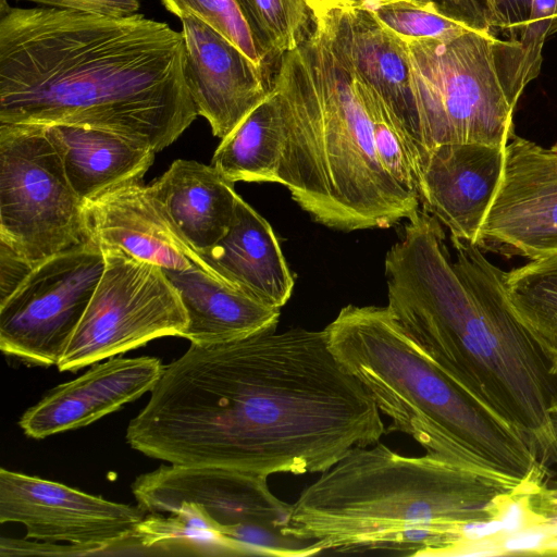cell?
I'll return each mask as SVG.
<instances>
[{
	"mask_svg": "<svg viewBox=\"0 0 557 557\" xmlns=\"http://www.w3.org/2000/svg\"><path fill=\"white\" fill-rule=\"evenodd\" d=\"M212 165L175 160L148 189L177 235L197 253L228 231L238 195Z\"/></svg>",
	"mask_w": 557,
	"mask_h": 557,
	"instance_id": "cell-20",
	"label": "cell"
},
{
	"mask_svg": "<svg viewBox=\"0 0 557 557\" xmlns=\"http://www.w3.org/2000/svg\"><path fill=\"white\" fill-rule=\"evenodd\" d=\"M549 416L552 419L554 431L557 435V398L555 399V401L552 404V406L549 408Z\"/></svg>",
	"mask_w": 557,
	"mask_h": 557,
	"instance_id": "cell-38",
	"label": "cell"
},
{
	"mask_svg": "<svg viewBox=\"0 0 557 557\" xmlns=\"http://www.w3.org/2000/svg\"><path fill=\"white\" fill-rule=\"evenodd\" d=\"M490 28L496 35L521 39L529 20L532 0H481Z\"/></svg>",
	"mask_w": 557,
	"mask_h": 557,
	"instance_id": "cell-30",
	"label": "cell"
},
{
	"mask_svg": "<svg viewBox=\"0 0 557 557\" xmlns=\"http://www.w3.org/2000/svg\"><path fill=\"white\" fill-rule=\"evenodd\" d=\"M387 429L325 330L275 329L191 343L131 420L132 448L172 465L269 478L322 473Z\"/></svg>",
	"mask_w": 557,
	"mask_h": 557,
	"instance_id": "cell-1",
	"label": "cell"
},
{
	"mask_svg": "<svg viewBox=\"0 0 557 557\" xmlns=\"http://www.w3.org/2000/svg\"><path fill=\"white\" fill-rule=\"evenodd\" d=\"M197 115L166 23L0 5V123L101 128L159 152Z\"/></svg>",
	"mask_w": 557,
	"mask_h": 557,
	"instance_id": "cell-2",
	"label": "cell"
},
{
	"mask_svg": "<svg viewBox=\"0 0 557 557\" xmlns=\"http://www.w3.org/2000/svg\"><path fill=\"white\" fill-rule=\"evenodd\" d=\"M198 255L214 275L267 306L281 309L292 296L294 277L273 228L239 196L226 234Z\"/></svg>",
	"mask_w": 557,
	"mask_h": 557,
	"instance_id": "cell-19",
	"label": "cell"
},
{
	"mask_svg": "<svg viewBox=\"0 0 557 557\" xmlns=\"http://www.w3.org/2000/svg\"><path fill=\"white\" fill-rule=\"evenodd\" d=\"M504 285L513 314L557 376V252L506 272Z\"/></svg>",
	"mask_w": 557,
	"mask_h": 557,
	"instance_id": "cell-24",
	"label": "cell"
},
{
	"mask_svg": "<svg viewBox=\"0 0 557 557\" xmlns=\"http://www.w3.org/2000/svg\"><path fill=\"white\" fill-rule=\"evenodd\" d=\"M445 15L475 30L492 32L481 0H425ZM495 34V33H494Z\"/></svg>",
	"mask_w": 557,
	"mask_h": 557,
	"instance_id": "cell-33",
	"label": "cell"
},
{
	"mask_svg": "<svg viewBox=\"0 0 557 557\" xmlns=\"http://www.w3.org/2000/svg\"><path fill=\"white\" fill-rule=\"evenodd\" d=\"M146 512L62 483L0 469V522L21 523L26 537L82 547L86 555L141 548L135 537Z\"/></svg>",
	"mask_w": 557,
	"mask_h": 557,
	"instance_id": "cell-12",
	"label": "cell"
},
{
	"mask_svg": "<svg viewBox=\"0 0 557 557\" xmlns=\"http://www.w3.org/2000/svg\"><path fill=\"white\" fill-rule=\"evenodd\" d=\"M505 148L479 143L435 146L419 174L423 210L450 232V238L476 244L498 189Z\"/></svg>",
	"mask_w": 557,
	"mask_h": 557,
	"instance_id": "cell-16",
	"label": "cell"
},
{
	"mask_svg": "<svg viewBox=\"0 0 557 557\" xmlns=\"http://www.w3.org/2000/svg\"><path fill=\"white\" fill-rule=\"evenodd\" d=\"M104 269L102 249L91 240L35 265L0 302V349L21 362L57 366Z\"/></svg>",
	"mask_w": 557,
	"mask_h": 557,
	"instance_id": "cell-11",
	"label": "cell"
},
{
	"mask_svg": "<svg viewBox=\"0 0 557 557\" xmlns=\"http://www.w3.org/2000/svg\"><path fill=\"white\" fill-rule=\"evenodd\" d=\"M312 20H321L334 10L356 7L355 0H305Z\"/></svg>",
	"mask_w": 557,
	"mask_h": 557,
	"instance_id": "cell-36",
	"label": "cell"
},
{
	"mask_svg": "<svg viewBox=\"0 0 557 557\" xmlns=\"http://www.w3.org/2000/svg\"><path fill=\"white\" fill-rule=\"evenodd\" d=\"M135 537L141 548L160 554L242 556L240 550L219 535L197 507L184 504L169 513H149Z\"/></svg>",
	"mask_w": 557,
	"mask_h": 557,
	"instance_id": "cell-25",
	"label": "cell"
},
{
	"mask_svg": "<svg viewBox=\"0 0 557 557\" xmlns=\"http://www.w3.org/2000/svg\"><path fill=\"white\" fill-rule=\"evenodd\" d=\"M187 311L181 337L195 344L227 342L276 329L280 309L267 306L199 267L163 269Z\"/></svg>",
	"mask_w": 557,
	"mask_h": 557,
	"instance_id": "cell-22",
	"label": "cell"
},
{
	"mask_svg": "<svg viewBox=\"0 0 557 557\" xmlns=\"http://www.w3.org/2000/svg\"><path fill=\"white\" fill-rule=\"evenodd\" d=\"M83 207L46 125L0 123V240L37 265L88 240Z\"/></svg>",
	"mask_w": 557,
	"mask_h": 557,
	"instance_id": "cell-9",
	"label": "cell"
},
{
	"mask_svg": "<svg viewBox=\"0 0 557 557\" xmlns=\"http://www.w3.org/2000/svg\"><path fill=\"white\" fill-rule=\"evenodd\" d=\"M40 4L46 8L71 10L106 16L124 17L137 13L140 0H16ZM7 3L1 0L0 5Z\"/></svg>",
	"mask_w": 557,
	"mask_h": 557,
	"instance_id": "cell-31",
	"label": "cell"
},
{
	"mask_svg": "<svg viewBox=\"0 0 557 557\" xmlns=\"http://www.w3.org/2000/svg\"><path fill=\"white\" fill-rule=\"evenodd\" d=\"M83 220L87 239L99 247L121 249L163 269L199 267L213 274L173 230L143 181L120 185L84 202Z\"/></svg>",
	"mask_w": 557,
	"mask_h": 557,
	"instance_id": "cell-18",
	"label": "cell"
},
{
	"mask_svg": "<svg viewBox=\"0 0 557 557\" xmlns=\"http://www.w3.org/2000/svg\"><path fill=\"white\" fill-rule=\"evenodd\" d=\"M399 39L429 153L450 143L505 148L517 102L540 75L544 44L483 30L448 40Z\"/></svg>",
	"mask_w": 557,
	"mask_h": 557,
	"instance_id": "cell-7",
	"label": "cell"
},
{
	"mask_svg": "<svg viewBox=\"0 0 557 557\" xmlns=\"http://www.w3.org/2000/svg\"><path fill=\"white\" fill-rule=\"evenodd\" d=\"M546 482L533 486L530 492V503L532 509L541 516L544 522L557 527V500L545 493L544 484Z\"/></svg>",
	"mask_w": 557,
	"mask_h": 557,
	"instance_id": "cell-35",
	"label": "cell"
},
{
	"mask_svg": "<svg viewBox=\"0 0 557 557\" xmlns=\"http://www.w3.org/2000/svg\"><path fill=\"white\" fill-rule=\"evenodd\" d=\"M67 180L84 201L129 182H140L156 151L134 138L89 126L46 125Z\"/></svg>",
	"mask_w": 557,
	"mask_h": 557,
	"instance_id": "cell-21",
	"label": "cell"
},
{
	"mask_svg": "<svg viewBox=\"0 0 557 557\" xmlns=\"http://www.w3.org/2000/svg\"><path fill=\"white\" fill-rule=\"evenodd\" d=\"M272 88L285 122L278 183L314 221L385 228L419 209L382 166L368 113L322 25L280 58Z\"/></svg>",
	"mask_w": 557,
	"mask_h": 557,
	"instance_id": "cell-5",
	"label": "cell"
},
{
	"mask_svg": "<svg viewBox=\"0 0 557 557\" xmlns=\"http://www.w3.org/2000/svg\"><path fill=\"white\" fill-rule=\"evenodd\" d=\"M132 492L146 515L169 513L181 505H194L242 556L319 554L311 542L283 534L292 504L271 492L265 476L171 463L136 478Z\"/></svg>",
	"mask_w": 557,
	"mask_h": 557,
	"instance_id": "cell-8",
	"label": "cell"
},
{
	"mask_svg": "<svg viewBox=\"0 0 557 557\" xmlns=\"http://www.w3.org/2000/svg\"><path fill=\"white\" fill-rule=\"evenodd\" d=\"M324 330L335 357L391 419L387 433H406L428 454L516 485L552 475L520 433L434 362L387 307L348 305Z\"/></svg>",
	"mask_w": 557,
	"mask_h": 557,
	"instance_id": "cell-6",
	"label": "cell"
},
{
	"mask_svg": "<svg viewBox=\"0 0 557 557\" xmlns=\"http://www.w3.org/2000/svg\"><path fill=\"white\" fill-rule=\"evenodd\" d=\"M516 486L432 454L404 456L379 441L355 446L307 486L282 532L319 554L462 555L473 542L471 527L495 522Z\"/></svg>",
	"mask_w": 557,
	"mask_h": 557,
	"instance_id": "cell-4",
	"label": "cell"
},
{
	"mask_svg": "<svg viewBox=\"0 0 557 557\" xmlns=\"http://www.w3.org/2000/svg\"><path fill=\"white\" fill-rule=\"evenodd\" d=\"M243 8L250 25L252 28V8H251V0H237ZM253 30V29H252Z\"/></svg>",
	"mask_w": 557,
	"mask_h": 557,
	"instance_id": "cell-37",
	"label": "cell"
},
{
	"mask_svg": "<svg viewBox=\"0 0 557 557\" xmlns=\"http://www.w3.org/2000/svg\"><path fill=\"white\" fill-rule=\"evenodd\" d=\"M180 18L193 15L212 26L255 64L264 69V54L251 25L237 0H160Z\"/></svg>",
	"mask_w": 557,
	"mask_h": 557,
	"instance_id": "cell-29",
	"label": "cell"
},
{
	"mask_svg": "<svg viewBox=\"0 0 557 557\" xmlns=\"http://www.w3.org/2000/svg\"><path fill=\"white\" fill-rule=\"evenodd\" d=\"M557 32V0H532L527 27L521 39L544 42Z\"/></svg>",
	"mask_w": 557,
	"mask_h": 557,
	"instance_id": "cell-34",
	"label": "cell"
},
{
	"mask_svg": "<svg viewBox=\"0 0 557 557\" xmlns=\"http://www.w3.org/2000/svg\"><path fill=\"white\" fill-rule=\"evenodd\" d=\"M348 74L370 119L374 148L382 166L400 187L419 198L418 165L397 117L371 84L354 73Z\"/></svg>",
	"mask_w": 557,
	"mask_h": 557,
	"instance_id": "cell-26",
	"label": "cell"
},
{
	"mask_svg": "<svg viewBox=\"0 0 557 557\" xmlns=\"http://www.w3.org/2000/svg\"><path fill=\"white\" fill-rule=\"evenodd\" d=\"M475 245L529 259L557 252V143L543 147L510 137L502 180Z\"/></svg>",
	"mask_w": 557,
	"mask_h": 557,
	"instance_id": "cell-13",
	"label": "cell"
},
{
	"mask_svg": "<svg viewBox=\"0 0 557 557\" xmlns=\"http://www.w3.org/2000/svg\"><path fill=\"white\" fill-rule=\"evenodd\" d=\"M104 269L59 363L75 372L163 336H182L187 311L163 268L100 247Z\"/></svg>",
	"mask_w": 557,
	"mask_h": 557,
	"instance_id": "cell-10",
	"label": "cell"
},
{
	"mask_svg": "<svg viewBox=\"0 0 557 557\" xmlns=\"http://www.w3.org/2000/svg\"><path fill=\"white\" fill-rule=\"evenodd\" d=\"M417 1L428 3L425 0H417Z\"/></svg>",
	"mask_w": 557,
	"mask_h": 557,
	"instance_id": "cell-41",
	"label": "cell"
},
{
	"mask_svg": "<svg viewBox=\"0 0 557 557\" xmlns=\"http://www.w3.org/2000/svg\"><path fill=\"white\" fill-rule=\"evenodd\" d=\"M163 368L153 357H111L52 388L22 414L18 425L36 440L86 426L150 392Z\"/></svg>",
	"mask_w": 557,
	"mask_h": 557,
	"instance_id": "cell-17",
	"label": "cell"
},
{
	"mask_svg": "<svg viewBox=\"0 0 557 557\" xmlns=\"http://www.w3.org/2000/svg\"><path fill=\"white\" fill-rule=\"evenodd\" d=\"M251 8L252 29L267 59L296 49L312 30L305 0H251Z\"/></svg>",
	"mask_w": 557,
	"mask_h": 557,
	"instance_id": "cell-28",
	"label": "cell"
},
{
	"mask_svg": "<svg viewBox=\"0 0 557 557\" xmlns=\"http://www.w3.org/2000/svg\"><path fill=\"white\" fill-rule=\"evenodd\" d=\"M313 22L323 26L346 71L371 84L391 107L420 174L429 149L412 99L406 53L400 39L359 7L334 10Z\"/></svg>",
	"mask_w": 557,
	"mask_h": 557,
	"instance_id": "cell-15",
	"label": "cell"
},
{
	"mask_svg": "<svg viewBox=\"0 0 557 557\" xmlns=\"http://www.w3.org/2000/svg\"><path fill=\"white\" fill-rule=\"evenodd\" d=\"M366 11L401 39L448 40L475 30L445 15L434 4L417 0H381Z\"/></svg>",
	"mask_w": 557,
	"mask_h": 557,
	"instance_id": "cell-27",
	"label": "cell"
},
{
	"mask_svg": "<svg viewBox=\"0 0 557 557\" xmlns=\"http://www.w3.org/2000/svg\"><path fill=\"white\" fill-rule=\"evenodd\" d=\"M356 7H359L360 9L367 10L373 4L377 3L381 0H355Z\"/></svg>",
	"mask_w": 557,
	"mask_h": 557,
	"instance_id": "cell-40",
	"label": "cell"
},
{
	"mask_svg": "<svg viewBox=\"0 0 557 557\" xmlns=\"http://www.w3.org/2000/svg\"><path fill=\"white\" fill-rule=\"evenodd\" d=\"M34 268L28 260L0 240V302L17 289Z\"/></svg>",
	"mask_w": 557,
	"mask_h": 557,
	"instance_id": "cell-32",
	"label": "cell"
},
{
	"mask_svg": "<svg viewBox=\"0 0 557 557\" xmlns=\"http://www.w3.org/2000/svg\"><path fill=\"white\" fill-rule=\"evenodd\" d=\"M545 493L557 500V482L553 483L552 485L547 484V482L544 484Z\"/></svg>",
	"mask_w": 557,
	"mask_h": 557,
	"instance_id": "cell-39",
	"label": "cell"
},
{
	"mask_svg": "<svg viewBox=\"0 0 557 557\" xmlns=\"http://www.w3.org/2000/svg\"><path fill=\"white\" fill-rule=\"evenodd\" d=\"M186 81L198 115L226 137L271 92L264 69L200 18H181Z\"/></svg>",
	"mask_w": 557,
	"mask_h": 557,
	"instance_id": "cell-14",
	"label": "cell"
},
{
	"mask_svg": "<svg viewBox=\"0 0 557 557\" xmlns=\"http://www.w3.org/2000/svg\"><path fill=\"white\" fill-rule=\"evenodd\" d=\"M385 258L387 308L448 375L515 428L550 474L557 435L549 408L557 376L508 302L505 273L419 209Z\"/></svg>",
	"mask_w": 557,
	"mask_h": 557,
	"instance_id": "cell-3",
	"label": "cell"
},
{
	"mask_svg": "<svg viewBox=\"0 0 557 557\" xmlns=\"http://www.w3.org/2000/svg\"><path fill=\"white\" fill-rule=\"evenodd\" d=\"M284 146V116L271 87L268 98L222 139L211 165L233 183H278Z\"/></svg>",
	"mask_w": 557,
	"mask_h": 557,
	"instance_id": "cell-23",
	"label": "cell"
}]
</instances>
